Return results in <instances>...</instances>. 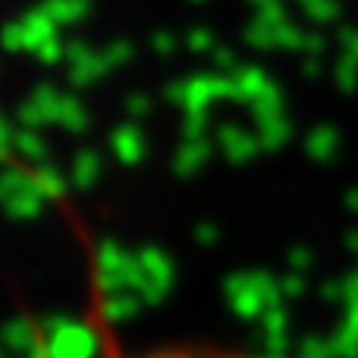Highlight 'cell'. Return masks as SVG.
Returning a JSON list of instances; mask_svg holds the SVG:
<instances>
[{
    "mask_svg": "<svg viewBox=\"0 0 358 358\" xmlns=\"http://www.w3.org/2000/svg\"><path fill=\"white\" fill-rule=\"evenodd\" d=\"M101 358H286L264 349L248 346H229V343H210V340H182V343H157V346L132 349V352H107Z\"/></svg>",
    "mask_w": 358,
    "mask_h": 358,
    "instance_id": "obj_1",
    "label": "cell"
}]
</instances>
